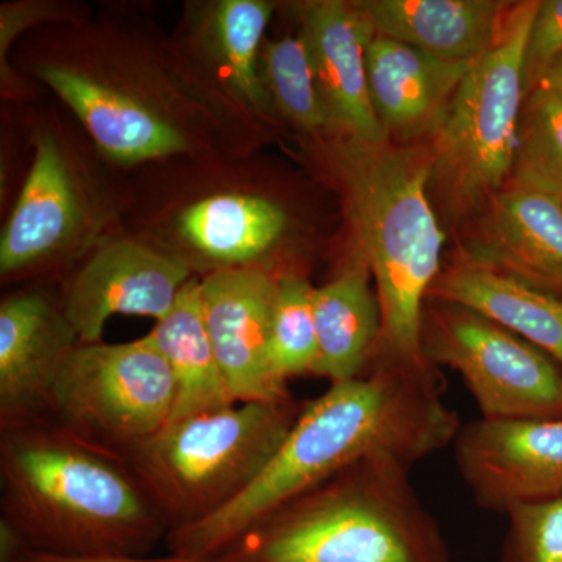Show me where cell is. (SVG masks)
<instances>
[{
	"mask_svg": "<svg viewBox=\"0 0 562 562\" xmlns=\"http://www.w3.org/2000/svg\"><path fill=\"white\" fill-rule=\"evenodd\" d=\"M2 522L33 552L144 557L168 527L125 462L47 420L0 428Z\"/></svg>",
	"mask_w": 562,
	"mask_h": 562,
	"instance_id": "obj_1",
	"label": "cell"
},
{
	"mask_svg": "<svg viewBox=\"0 0 562 562\" xmlns=\"http://www.w3.org/2000/svg\"><path fill=\"white\" fill-rule=\"evenodd\" d=\"M336 144L335 165L346 187L358 250L371 268L382 312L371 362L438 373L420 344L425 302L441 273L446 241L428 199L430 154L350 136Z\"/></svg>",
	"mask_w": 562,
	"mask_h": 562,
	"instance_id": "obj_2",
	"label": "cell"
},
{
	"mask_svg": "<svg viewBox=\"0 0 562 562\" xmlns=\"http://www.w3.org/2000/svg\"><path fill=\"white\" fill-rule=\"evenodd\" d=\"M390 454L366 458L292 498L216 562H453L432 514Z\"/></svg>",
	"mask_w": 562,
	"mask_h": 562,
	"instance_id": "obj_3",
	"label": "cell"
},
{
	"mask_svg": "<svg viewBox=\"0 0 562 562\" xmlns=\"http://www.w3.org/2000/svg\"><path fill=\"white\" fill-rule=\"evenodd\" d=\"M303 403H236L168 422L124 458L168 532L235 501L286 438Z\"/></svg>",
	"mask_w": 562,
	"mask_h": 562,
	"instance_id": "obj_4",
	"label": "cell"
},
{
	"mask_svg": "<svg viewBox=\"0 0 562 562\" xmlns=\"http://www.w3.org/2000/svg\"><path fill=\"white\" fill-rule=\"evenodd\" d=\"M539 2L506 13L502 31L473 63L432 140L431 181L454 210L492 201L516 166L525 90V52Z\"/></svg>",
	"mask_w": 562,
	"mask_h": 562,
	"instance_id": "obj_5",
	"label": "cell"
},
{
	"mask_svg": "<svg viewBox=\"0 0 562 562\" xmlns=\"http://www.w3.org/2000/svg\"><path fill=\"white\" fill-rule=\"evenodd\" d=\"M176 387L154 338L79 344L52 391L46 420L79 441L124 458L168 425Z\"/></svg>",
	"mask_w": 562,
	"mask_h": 562,
	"instance_id": "obj_6",
	"label": "cell"
},
{
	"mask_svg": "<svg viewBox=\"0 0 562 562\" xmlns=\"http://www.w3.org/2000/svg\"><path fill=\"white\" fill-rule=\"evenodd\" d=\"M420 344L432 368L460 373L483 419H562L560 366L483 314L428 297Z\"/></svg>",
	"mask_w": 562,
	"mask_h": 562,
	"instance_id": "obj_7",
	"label": "cell"
},
{
	"mask_svg": "<svg viewBox=\"0 0 562 562\" xmlns=\"http://www.w3.org/2000/svg\"><path fill=\"white\" fill-rule=\"evenodd\" d=\"M454 462L486 512L562 498V419H480L461 425Z\"/></svg>",
	"mask_w": 562,
	"mask_h": 562,
	"instance_id": "obj_8",
	"label": "cell"
},
{
	"mask_svg": "<svg viewBox=\"0 0 562 562\" xmlns=\"http://www.w3.org/2000/svg\"><path fill=\"white\" fill-rule=\"evenodd\" d=\"M277 280L265 268L220 269L201 280L203 319L235 403L292 401L271 368Z\"/></svg>",
	"mask_w": 562,
	"mask_h": 562,
	"instance_id": "obj_9",
	"label": "cell"
},
{
	"mask_svg": "<svg viewBox=\"0 0 562 562\" xmlns=\"http://www.w3.org/2000/svg\"><path fill=\"white\" fill-rule=\"evenodd\" d=\"M191 271L180 255L127 239L109 243L69 281L63 313L80 344L101 342L106 322L116 314L165 319Z\"/></svg>",
	"mask_w": 562,
	"mask_h": 562,
	"instance_id": "obj_10",
	"label": "cell"
},
{
	"mask_svg": "<svg viewBox=\"0 0 562 562\" xmlns=\"http://www.w3.org/2000/svg\"><path fill=\"white\" fill-rule=\"evenodd\" d=\"M79 336L61 305L40 291L0 303V428L46 420L52 391Z\"/></svg>",
	"mask_w": 562,
	"mask_h": 562,
	"instance_id": "obj_11",
	"label": "cell"
},
{
	"mask_svg": "<svg viewBox=\"0 0 562 562\" xmlns=\"http://www.w3.org/2000/svg\"><path fill=\"white\" fill-rule=\"evenodd\" d=\"M90 209L58 140L41 132L35 157L0 239L3 279L27 276L68 254Z\"/></svg>",
	"mask_w": 562,
	"mask_h": 562,
	"instance_id": "obj_12",
	"label": "cell"
},
{
	"mask_svg": "<svg viewBox=\"0 0 562 562\" xmlns=\"http://www.w3.org/2000/svg\"><path fill=\"white\" fill-rule=\"evenodd\" d=\"M40 77L111 160L132 165L190 149L187 133L166 110L127 85L72 65L43 66Z\"/></svg>",
	"mask_w": 562,
	"mask_h": 562,
	"instance_id": "obj_13",
	"label": "cell"
},
{
	"mask_svg": "<svg viewBox=\"0 0 562 562\" xmlns=\"http://www.w3.org/2000/svg\"><path fill=\"white\" fill-rule=\"evenodd\" d=\"M302 32L333 131L364 143H386V131L372 106L366 61L375 31L357 2L308 3L302 11Z\"/></svg>",
	"mask_w": 562,
	"mask_h": 562,
	"instance_id": "obj_14",
	"label": "cell"
},
{
	"mask_svg": "<svg viewBox=\"0 0 562 562\" xmlns=\"http://www.w3.org/2000/svg\"><path fill=\"white\" fill-rule=\"evenodd\" d=\"M462 262L562 297V192L513 176L492 199L483 244Z\"/></svg>",
	"mask_w": 562,
	"mask_h": 562,
	"instance_id": "obj_15",
	"label": "cell"
},
{
	"mask_svg": "<svg viewBox=\"0 0 562 562\" xmlns=\"http://www.w3.org/2000/svg\"><path fill=\"white\" fill-rule=\"evenodd\" d=\"M366 61L373 110L387 138L401 139L436 132L475 63L442 60L376 33Z\"/></svg>",
	"mask_w": 562,
	"mask_h": 562,
	"instance_id": "obj_16",
	"label": "cell"
},
{
	"mask_svg": "<svg viewBox=\"0 0 562 562\" xmlns=\"http://www.w3.org/2000/svg\"><path fill=\"white\" fill-rule=\"evenodd\" d=\"M376 35L447 61L473 63L494 46L508 3L494 0H364L357 2Z\"/></svg>",
	"mask_w": 562,
	"mask_h": 562,
	"instance_id": "obj_17",
	"label": "cell"
},
{
	"mask_svg": "<svg viewBox=\"0 0 562 562\" xmlns=\"http://www.w3.org/2000/svg\"><path fill=\"white\" fill-rule=\"evenodd\" d=\"M317 335L314 375L331 384L362 375L382 333V312L369 262L360 250L344 271L313 292Z\"/></svg>",
	"mask_w": 562,
	"mask_h": 562,
	"instance_id": "obj_18",
	"label": "cell"
},
{
	"mask_svg": "<svg viewBox=\"0 0 562 562\" xmlns=\"http://www.w3.org/2000/svg\"><path fill=\"white\" fill-rule=\"evenodd\" d=\"M428 297L483 314L541 349L562 369V297L468 262L441 271Z\"/></svg>",
	"mask_w": 562,
	"mask_h": 562,
	"instance_id": "obj_19",
	"label": "cell"
},
{
	"mask_svg": "<svg viewBox=\"0 0 562 562\" xmlns=\"http://www.w3.org/2000/svg\"><path fill=\"white\" fill-rule=\"evenodd\" d=\"M286 213L260 195L214 194L179 217V233L195 257L220 269L261 268L258 261L286 228Z\"/></svg>",
	"mask_w": 562,
	"mask_h": 562,
	"instance_id": "obj_20",
	"label": "cell"
},
{
	"mask_svg": "<svg viewBox=\"0 0 562 562\" xmlns=\"http://www.w3.org/2000/svg\"><path fill=\"white\" fill-rule=\"evenodd\" d=\"M172 372L171 420L236 405L228 394L202 312L201 280L192 277L171 312L149 333Z\"/></svg>",
	"mask_w": 562,
	"mask_h": 562,
	"instance_id": "obj_21",
	"label": "cell"
},
{
	"mask_svg": "<svg viewBox=\"0 0 562 562\" xmlns=\"http://www.w3.org/2000/svg\"><path fill=\"white\" fill-rule=\"evenodd\" d=\"M272 11L265 0H221L211 7L203 33L206 55L224 87L258 113L272 106L260 72L262 35Z\"/></svg>",
	"mask_w": 562,
	"mask_h": 562,
	"instance_id": "obj_22",
	"label": "cell"
},
{
	"mask_svg": "<svg viewBox=\"0 0 562 562\" xmlns=\"http://www.w3.org/2000/svg\"><path fill=\"white\" fill-rule=\"evenodd\" d=\"M260 72L271 105L280 111L281 116L303 132L331 131L305 33L265 41L260 52Z\"/></svg>",
	"mask_w": 562,
	"mask_h": 562,
	"instance_id": "obj_23",
	"label": "cell"
},
{
	"mask_svg": "<svg viewBox=\"0 0 562 562\" xmlns=\"http://www.w3.org/2000/svg\"><path fill=\"white\" fill-rule=\"evenodd\" d=\"M314 286L295 273L277 280L271 330V368L280 383L294 376L314 375L317 335L313 312Z\"/></svg>",
	"mask_w": 562,
	"mask_h": 562,
	"instance_id": "obj_24",
	"label": "cell"
},
{
	"mask_svg": "<svg viewBox=\"0 0 562 562\" xmlns=\"http://www.w3.org/2000/svg\"><path fill=\"white\" fill-rule=\"evenodd\" d=\"M513 173L562 192V94L531 92L520 117Z\"/></svg>",
	"mask_w": 562,
	"mask_h": 562,
	"instance_id": "obj_25",
	"label": "cell"
},
{
	"mask_svg": "<svg viewBox=\"0 0 562 562\" xmlns=\"http://www.w3.org/2000/svg\"><path fill=\"white\" fill-rule=\"evenodd\" d=\"M501 562H562V498L506 514Z\"/></svg>",
	"mask_w": 562,
	"mask_h": 562,
	"instance_id": "obj_26",
	"label": "cell"
},
{
	"mask_svg": "<svg viewBox=\"0 0 562 562\" xmlns=\"http://www.w3.org/2000/svg\"><path fill=\"white\" fill-rule=\"evenodd\" d=\"M562 57V0L539 2L525 52V90H535L546 70Z\"/></svg>",
	"mask_w": 562,
	"mask_h": 562,
	"instance_id": "obj_27",
	"label": "cell"
},
{
	"mask_svg": "<svg viewBox=\"0 0 562 562\" xmlns=\"http://www.w3.org/2000/svg\"><path fill=\"white\" fill-rule=\"evenodd\" d=\"M21 562H216L214 558H188L171 554L168 558L147 560L144 557H131V554H103V557H61L25 550Z\"/></svg>",
	"mask_w": 562,
	"mask_h": 562,
	"instance_id": "obj_28",
	"label": "cell"
},
{
	"mask_svg": "<svg viewBox=\"0 0 562 562\" xmlns=\"http://www.w3.org/2000/svg\"><path fill=\"white\" fill-rule=\"evenodd\" d=\"M535 90L558 92L562 94V57L546 70V74L536 83ZM532 90V91H535Z\"/></svg>",
	"mask_w": 562,
	"mask_h": 562,
	"instance_id": "obj_29",
	"label": "cell"
}]
</instances>
